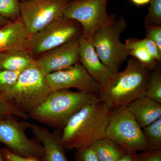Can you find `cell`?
<instances>
[{
	"label": "cell",
	"instance_id": "cell-25",
	"mask_svg": "<svg viewBox=\"0 0 161 161\" xmlns=\"http://www.w3.org/2000/svg\"><path fill=\"white\" fill-rule=\"evenodd\" d=\"M150 3L145 23L147 25L161 26V0H151Z\"/></svg>",
	"mask_w": 161,
	"mask_h": 161
},
{
	"label": "cell",
	"instance_id": "cell-30",
	"mask_svg": "<svg viewBox=\"0 0 161 161\" xmlns=\"http://www.w3.org/2000/svg\"><path fill=\"white\" fill-rule=\"evenodd\" d=\"M2 154L5 161H40L36 158H25L15 155L6 148H1Z\"/></svg>",
	"mask_w": 161,
	"mask_h": 161
},
{
	"label": "cell",
	"instance_id": "cell-8",
	"mask_svg": "<svg viewBox=\"0 0 161 161\" xmlns=\"http://www.w3.org/2000/svg\"><path fill=\"white\" fill-rule=\"evenodd\" d=\"M30 124L14 115L0 118V143L15 155L40 160L43 155V145L36 138H28L25 132Z\"/></svg>",
	"mask_w": 161,
	"mask_h": 161
},
{
	"label": "cell",
	"instance_id": "cell-10",
	"mask_svg": "<svg viewBox=\"0 0 161 161\" xmlns=\"http://www.w3.org/2000/svg\"><path fill=\"white\" fill-rule=\"evenodd\" d=\"M68 0L20 2V17L29 37L55 20L64 17Z\"/></svg>",
	"mask_w": 161,
	"mask_h": 161
},
{
	"label": "cell",
	"instance_id": "cell-23",
	"mask_svg": "<svg viewBox=\"0 0 161 161\" xmlns=\"http://www.w3.org/2000/svg\"><path fill=\"white\" fill-rule=\"evenodd\" d=\"M19 0H0V15L10 21L20 17Z\"/></svg>",
	"mask_w": 161,
	"mask_h": 161
},
{
	"label": "cell",
	"instance_id": "cell-31",
	"mask_svg": "<svg viewBox=\"0 0 161 161\" xmlns=\"http://www.w3.org/2000/svg\"><path fill=\"white\" fill-rule=\"evenodd\" d=\"M137 153L134 150H127L117 161H136Z\"/></svg>",
	"mask_w": 161,
	"mask_h": 161
},
{
	"label": "cell",
	"instance_id": "cell-33",
	"mask_svg": "<svg viewBox=\"0 0 161 161\" xmlns=\"http://www.w3.org/2000/svg\"><path fill=\"white\" fill-rule=\"evenodd\" d=\"M9 22H10V21L6 19L5 18H3L0 15V27L3 26V25H5L6 23H9Z\"/></svg>",
	"mask_w": 161,
	"mask_h": 161
},
{
	"label": "cell",
	"instance_id": "cell-17",
	"mask_svg": "<svg viewBox=\"0 0 161 161\" xmlns=\"http://www.w3.org/2000/svg\"><path fill=\"white\" fill-rule=\"evenodd\" d=\"M34 61L26 49H13L0 53V68L11 71H23Z\"/></svg>",
	"mask_w": 161,
	"mask_h": 161
},
{
	"label": "cell",
	"instance_id": "cell-29",
	"mask_svg": "<svg viewBox=\"0 0 161 161\" xmlns=\"http://www.w3.org/2000/svg\"><path fill=\"white\" fill-rule=\"evenodd\" d=\"M136 161H161V150H149L137 153Z\"/></svg>",
	"mask_w": 161,
	"mask_h": 161
},
{
	"label": "cell",
	"instance_id": "cell-3",
	"mask_svg": "<svg viewBox=\"0 0 161 161\" xmlns=\"http://www.w3.org/2000/svg\"><path fill=\"white\" fill-rule=\"evenodd\" d=\"M100 100L98 94L58 90L51 92L40 105L28 114L30 118L39 123L61 131L80 109Z\"/></svg>",
	"mask_w": 161,
	"mask_h": 161
},
{
	"label": "cell",
	"instance_id": "cell-14",
	"mask_svg": "<svg viewBox=\"0 0 161 161\" xmlns=\"http://www.w3.org/2000/svg\"><path fill=\"white\" fill-rule=\"evenodd\" d=\"M29 129L35 138L43 145V155L40 161H69L60 141L61 131L51 132L46 127L35 123H31Z\"/></svg>",
	"mask_w": 161,
	"mask_h": 161
},
{
	"label": "cell",
	"instance_id": "cell-12",
	"mask_svg": "<svg viewBox=\"0 0 161 161\" xmlns=\"http://www.w3.org/2000/svg\"><path fill=\"white\" fill-rule=\"evenodd\" d=\"M35 60L45 75L68 68L79 62V39L46 52Z\"/></svg>",
	"mask_w": 161,
	"mask_h": 161
},
{
	"label": "cell",
	"instance_id": "cell-28",
	"mask_svg": "<svg viewBox=\"0 0 161 161\" xmlns=\"http://www.w3.org/2000/svg\"><path fill=\"white\" fill-rule=\"evenodd\" d=\"M75 161H98L91 147L75 150Z\"/></svg>",
	"mask_w": 161,
	"mask_h": 161
},
{
	"label": "cell",
	"instance_id": "cell-13",
	"mask_svg": "<svg viewBox=\"0 0 161 161\" xmlns=\"http://www.w3.org/2000/svg\"><path fill=\"white\" fill-rule=\"evenodd\" d=\"M79 62L93 79L101 86L114 73L101 61L96 53L92 39L84 36L79 38Z\"/></svg>",
	"mask_w": 161,
	"mask_h": 161
},
{
	"label": "cell",
	"instance_id": "cell-16",
	"mask_svg": "<svg viewBox=\"0 0 161 161\" xmlns=\"http://www.w3.org/2000/svg\"><path fill=\"white\" fill-rule=\"evenodd\" d=\"M126 107L142 129L161 117V104L146 96L136 99Z\"/></svg>",
	"mask_w": 161,
	"mask_h": 161
},
{
	"label": "cell",
	"instance_id": "cell-20",
	"mask_svg": "<svg viewBox=\"0 0 161 161\" xmlns=\"http://www.w3.org/2000/svg\"><path fill=\"white\" fill-rule=\"evenodd\" d=\"M129 56L135 58L150 71L154 70L159 65V62L148 51L141 47H134L127 48Z\"/></svg>",
	"mask_w": 161,
	"mask_h": 161
},
{
	"label": "cell",
	"instance_id": "cell-9",
	"mask_svg": "<svg viewBox=\"0 0 161 161\" xmlns=\"http://www.w3.org/2000/svg\"><path fill=\"white\" fill-rule=\"evenodd\" d=\"M108 0H77L68 4L64 17L76 21L82 29V36L92 39L98 30L113 22L114 14L107 11Z\"/></svg>",
	"mask_w": 161,
	"mask_h": 161
},
{
	"label": "cell",
	"instance_id": "cell-11",
	"mask_svg": "<svg viewBox=\"0 0 161 161\" xmlns=\"http://www.w3.org/2000/svg\"><path fill=\"white\" fill-rule=\"evenodd\" d=\"M45 80L52 92L75 88L79 92L98 94L101 85L94 80L79 62L66 69L45 75Z\"/></svg>",
	"mask_w": 161,
	"mask_h": 161
},
{
	"label": "cell",
	"instance_id": "cell-2",
	"mask_svg": "<svg viewBox=\"0 0 161 161\" xmlns=\"http://www.w3.org/2000/svg\"><path fill=\"white\" fill-rule=\"evenodd\" d=\"M150 73L135 58H130L124 70L112 73L101 86L98 95L111 109L127 106L145 96Z\"/></svg>",
	"mask_w": 161,
	"mask_h": 161
},
{
	"label": "cell",
	"instance_id": "cell-27",
	"mask_svg": "<svg viewBox=\"0 0 161 161\" xmlns=\"http://www.w3.org/2000/svg\"><path fill=\"white\" fill-rule=\"evenodd\" d=\"M146 37L156 44L161 52V26L145 24Z\"/></svg>",
	"mask_w": 161,
	"mask_h": 161
},
{
	"label": "cell",
	"instance_id": "cell-24",
	"mask_svg": "<svg viewBox=\"0 0 161 161\" xmlns=\"http://www.w3.org/2000/svg\"><path fill=\"white\" fill-rule=\"evenodd\" d=\"M10 115L24 120L30 118L28 114L19 110L0 94V118Z\"/></svg>",
	"mask_w": 161,
	"mask_h": 161
},
{
	"label": "cell",
	"instance_id": "cell-15",
	"mask_svg": "<svg viewBox=\"0 0 161 161\" xmlns=\"http://www.w3.org/2000/svg\"><path fill=\"white\" fill-rule=\"evenodd\" d=\"M29 36L21 17L0 27V53L13 49H26Z\"/></svg>",
	"mask_w": 161,
	"mask_h": 161
},
{
	"label": "cell",
	"instance_id": "cell-1",
	"mask_svg": "<svg viewBox=\"0 0 161 161\" xmlns=\"http://www.w3.org/2000/svg\"><path fill=\"white\" fill-rule=\"evenodd\" d=\"M111 111L100 100L87 105L75 113L60 131V141L65 150L89 147L106 137Z\"/></svg>",
	"mask_w": 161,
	"mask_h": 161
},
{
	"label": "cell",
	"instance_id": "cell-7",
	"mask_svg": "<svg viewBox=\"0 0 161 161\" xmlns=\"http://www.w3.org/2000/svg\"><path fill=\"white\" fill-rule=\"evenodd\" d=\"M106 137L127 150H150L142 128L126 106L112 109Z\"/></svg>",
	"mask_w": 161,
	"mask_h": 161
},
{
	"label": "cell",
	"instance_id": "cell-19",
	"mask_svg": "<svg viewBox=\"0 0 161 161\" xmlns=\"http://www.w3.org/2000/svg\"><path fill=\"white\" fill-rule=\"evenodd\" d=\"M142 130L150 150H161V117Z\"/></svg>",
	"mask_w": 161,
	"mask_h": 161
},
{
	"label": "cell",
	"instance_id": "cell-21",
	"mask_svg": "<svg viewBox=\"0 0 161 161\" xmlns=\"http://www.w3.org/2000/svg\"><path fill=\"white\" fill-rule=\"evenodd\" d=\"M145 96L161 104V70L159 65L150 73Z\"/></svg>",
	"mask_w": 161,
	"mask_h": 161
},
{
	"label": "cell",
	"instance_id": "cell-5",
	"mask_svg": "<svg viewBox=\"0 0 161 161\" xmlns=\"http://www.w3.org/2000/svg\"><path fill=\"white\" fill-rule=\"evenodd\" d=\"M82 27L76 21L63 17L30 37L26 50L34 59L72 40L79 39Z\"/></svg>",
	"mask_w": 161,
	"mask_h": 161
},
{
	"label": "cell",
	"instance_id": "cell-34",
	"mask_svg": "<svg viewBox=\"0 0 161 161\" xmlns=\"http://www.w3.org/2000/svg\"><path fill=\"white\" fill-rule=\"evenodd\" d=\"M0 161H5V160H4V158H3V154H2L1 148H0Z\"/></svg>",
	"mask_w": 161,
	"mask_h": 161
},
{
	"label": "cell",
	"instance_id": "cell-18",
	"mask_svg": "<svg viewBox=\"0 0 161 161\" xmlns=\"http://www.w3.org/2000/svg\"><path fill=\"white\" fill-rule=\"evenodd\" d=\"M98 161H117L127 150L106 137L90 146Z\"/></svg>",
	"mask_w": 161,
	"mask_h": 161
},
{
	"label": "cell",
	"instance_id": "cell-26",
	"mask_svg": "<svg viewBox=\"0 0 161 161\" xmlns=\"http://www.w3.org/2000/svg\"><path fill=\"white\" fill-rule=\"evenodd\" d=\"M20 73L0 68V94L7 92L12 87L17 80Z\"/></svg>",
	"mask_w": 161,
	"mask_h": 161
},
{
	"label": "cell",
	"instance_id": "cell-4",
	"mask_svg": "<svg viewBox=\"0 0 161 161\" xmlns=\"http://www.w3.org/2000/svg\"><path fill=\"white\" fill-rule=\"evenodd\" d=\"M52 92L36 61L20 73L14 85L1 95L19 110L28 114Z\"/></svg>",
	"mask_w": 161,
	"mask_h": 161
},
{
	"label": "cell",
	"instance_id": "cell-32",
	"mask_svg": "<svg viewBox=\"0 0 161 161\" xmlns=\"http://www.w3.org/2000/svg\"><path fill=\"white\" fill-rule=\"evenodd\" d=\"M151 0H130L136 6H141L147 5L150 3Z\"/></svg>",
	"mask_w": 161,
	"mask_h": 161
},
{
	"label": "cell",
	"instance_id": "cell-22",
	"mask_svg": "<svg viewBox=\"0 0 161 161\" xmlns=\"http://www.w3.org/2000/svg\"><path fill=\"white\" fill-rule=\"evenodd\" d=\"M126 49L134 47H141L148 51L159 63L161 61V52L153 41L147 37L143 39L131 38L127 39L125 43Z\"/></svg>",
	"mask_w": 161,
	"mask_h": 161
},
{
	"label": "cell",
	"instance_id": "cell-35",
	"mask_svg": "<svg viewBox=\"0 0 161 161\" xmlns=\"http://www.w3.org/2000/svg\"><path fill=\"white\" fill-rule=\"evenodd\" d=\"M20 2H26V1H31V0H19Z\"/></svg>",
	"mask_w": 161,
	"mask_h": 161
},
{
	"label": "cell",
	"instance_id": "cell-6",
	"mask_svg": "<svg viewBox=\"0 0 161 161\" xmlns=\"http://www.w3.org/2000/svg\"><path fill=\"white\" fill-rule=\"evenodd\" d=\"M127 27L123 17L98 30L92 38L93 45L101 61L114 73L119 71L122 64L128 60V52L121 41V34Z\"/></svg>",
	"mask_w": 161,
	"mask_h": 161
},
{
	"label": "cell",
	"instance_id": "cell-36",
	"mask_svg": "<svg viewBox=\"0 0 161 161\" xmlns=\"http://www.w3.org/2000/svg\"><path fill=\"white\" fill-rule=\"evenodd\" d=\"M77 1V0H68L69 2V3H70V2H74V1Z\"/></svg>",
	"mask_w": 161,
	"mask_h": 161
}]
</instances>
